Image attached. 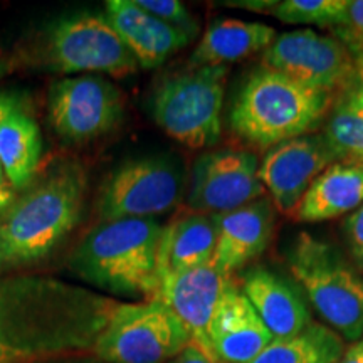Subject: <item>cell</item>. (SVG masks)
Listing matches in <instances>:
<instances>
[{"label": "cell", "instance_id": "cell-1", "mask_svg": "<svg viewBox=\"0 0 363 363\" xmlns=\"http://www.w3.org/2000/svg\"><path fill=\"white\" fill-rule=\"evenodd\" d=\"M120 303L51 276L0 278V363L94 352Z\"/></svg>", "mask_w": 363, "mask_h": 363}, {"label": "cell", "instance_id": "cell-2", "mask_svg": "<svg viewBox=\"0 0 363 363\" xmlns=\"http://www.w3.org/2000/svg\"><path fill=\"white\" fill-rule=\"evenodd\" d=\"M86 187L83 167L66 162L17 197L0 219V252L6 266L26 264L51 254L79 222Z\"/></svg>", "mask_w": 363, "mask_h": 363}, {"label": "cell", "instance_id": "cell-3", "mask_svg": "<svg viewBox=\"0 0 363 363\" xmlns=\"http://www.w3.org/2000/svg\"><path fill=\"white\" fill-rule=\"evenodd\" d=\"M162 233L155 219L103 222L78 244L69 266L81 279L104 291L157 299Z\"/></svg>", "mask_w": 363, "mask_h": 363}, {"label": "cell", "instance_id": "cell-4", "mask_svg": "<svg viewBox=\"0 0 363 363\" xmlns=\"http://www.w3.org/2000/svg\"><path fill=\"white\" fill-rule=\"evenodd\" d=\"M337 94L306 88L261 67L240 89L230 110V128L257 150L311 133L328 116Z\"/></svg>", "mask_w": 363, "mask_h": 363}, {"label": "cell", "instance_id": "cell-5", "mask_svg": "<svg viewBox=\"0 0 363 363\" xmlns=\"http://www.w3.org/2000/svg\"><path fill=\"white\" fill-rule=\"evenodd\" d=\"M288 264L326 323L347 340H360L363 279L337 249L315 235L301 233L289 249Z\"/></svg>", "mask_w": 363, "mask_h": 363}, {"label": "cell", "instance_id": "cell-6", "mask_svg": "<svg viewBox=\"0 0 363 363\" xmlns=\"http://www.w3.org/2000/svg\"><path fill=\"white\" fill-rule=\"evenodd\" d=\"M27 59L59 74L103 72L126 78L140 69L106 16L93 12L74 13L52 22L39 35Z\"/></svg>", "mask_w": 363, "mask_h": 363}, {"label": "cell", "instance_id": "cell-7", "mask_svg": "<svg viewBox=\"0 0 363 363\" xmlns=\"http://www.w3.org/2000/svg\"><path fill=\"white\" fill-rule=\"evenodd\" d=\"M227 66H203L163 79L152 99L155 123L192 150L211 148L222 135Z\"/></svg>", "mask_w": 363, "mask_h": 363}, {"label": "cell", "instance_id": "cell-8", "mask_svg": "<svg viewBox=\"0 0 363 363\" xmlns=\"http://www.w3.org/2000/svg\"><path fill=\"white\" fill-rule=\"evenodd\" d=\"M192 342L187 326L160 299L120 303L94 353L106 363H167Z\"/></svg>", "mask_w": 363, "mask_h": 363}, {"label": "cell", "instance_id": "cell-9", "mask_svg": "<svg viewBox=\"0 0 363 363\" xmlns=\"http://www.w3.org/2000/svg\"><path fill=\"white\" fill-rule=\"evenodd\" d=\"M261 65L306 88L342 94L355 78L357 61L335 35L296 29L276 35L262 52Z\"/></svg>", "mask_w": 363, "mask_h": 363}, {"label": "cell", "instance_id": "cell-10", "mask_svg": "<svg viewBox=\"0 0 363 363\" xmlns=\"http://www.w3.org/2000/svg\"><path fill=\"white\" fill-rule=\"evenodd\" d=\"M184 190L180 169L169 158L125 162L104 182L99 197L103 222L153 219L179 203Z\"/></svg>", "mask_w": 363, "mask_h": 363}, {"label": "cell", "instance_id": "cell-11", "mask_svg": "<svg viewBox=\"0 0 363 363\" xmlns=\"http://www.w3.org/2000/svg\"><path fill=\"white\" fill-rule=\"evenodd\" d=\"M259 160L251 150L224 148L202 153L194 162L187 203L199 214H225L266 197Z\"/></svg>", "mask_w": 363, "mask_h": 363}, {"label": "cell", "instance_id": "cell-12", "mask_svg": "<svg viewBox=\"0 0 363 363\" xmlns=\"http://www.w3.org/2000/svg\"><path fill=\"white\" fill-rule=\"evenodd\" d=\"M123 94L99 76H72L49 89V121L69 142H88L108 133L123 116Z\"/></svg>", "mask_w": 363, "mask_h": 363}, {"label": "cell", "instance_id": "cell-13", "mask_svg": "<svg viewBox=\"0 0 363 363\" xmlns=\"http://www.w3.org/2000/svg\"><path fill=\"white\" fill-rule=\"evenodd\" d=\"M335 162L325 136L308 133L267 150L257 177L276 211L293 217L310 185Z\"/></svg>", "mask_w": 363, "mask_h": 363}, {"label": "cell", "instance_id": "cell-14", "mask_svg": "<svg viewBox=\"0 0 363 363\" xmlns=\"http://www.w3.org/2000/svg\"><path fill=\"white\" fill-rule=\"evenodd\" d=\"M234 284V276L207 264L163 276L157 299L180 318L194 342L212 348L207 337L208 325L222 298Z\"/></svg>", "mask_w": 363, "mask_h": 363}, {"label": "cell", "instance_id": "cell-15", "mask_svg": "<svg viewBox=\"0 0 363 363\" xmlns=\"http://www.w3.org/2000/svg\"><path fill=\"white\" fill-rule=\"evenodd\" d=\"M274 206L269 197L257 199L235 211L217 214V246L214 264L225 274L242 269L262 256L274 230Z\"/></svg>", "mask_w": 363, "mask_h": 363}, {"label": "cell", "instance_id": "cell-16", "mask_svg": "<svg viewBox=\"0 0 363 363\" xmlns=\"http://www.w3.org/2000/svg\"><path fill=\"white\" fill-rule=\"evenodd\" d=\"M207 337L224 363H249L274 340L238 284L217 306Z\"/></svg>", "mask_w": 363, "mask_h": 363}, {"label": "cell", "instance_id": "cell-17", "mask_svg": "<svg viewBox=\"0 0 363 363\" xmlns=\"http://www.w3.org/2000/svg\"><path fill=\"white\" fill-rule=\"evenodd\" d=\"M104 16L143 69L162 66L192 43V38L145 12L135 0H108Z\"/></svg>", "mask_w": 363, "mask_h": 363}, {"label": "cell", "instance_id": "cell-18", "mask_svg": "<svg viewBox=\"0 0 363 363\" xmlns=\"http://www.w3.org/2000/svg\"><path fill=\"white\" fill-rule=\"evenodd\" d=\"M240 289L274 340L294 337L311 323L305 298L296 286L266 267L244 272Z\"/></svg>", "mask_w": 363, "mask_h": 363}, {"label": "cell", "instance_id": "cell-19", "mask_svg": "<svg viewBox=\"0 0 363 363\" xmlns=\"http://www.w3.org/2000/svg\"><path fill=\"white\" fill-rule=\"evenodd\" d=\"M217 246L214 216L189 212L163 227L158 251L160 279L174 272L212 264Z\"/></svg>", "mask_w": 363, "mask_h": 363}, {"label": "cell", "instance_id": "cell-20", "mask_svg": "<svg viewBox=\"0 0 363 363\" xmlns=\"http://www.w3.org/2000/svg\"><path fill=\"white\" fill-rule=\"evenodd\" d=\"M363 203V167L335 162L318 175L301 199L293 219L321 222L352 214Z\"/></svg>", "mask_w": 363, "mask_h": 363}, {"label": "cell", "instance_id": "cell-21", "mask_svg": "<svg viewBox=\"0 0 363 363\" xmlns=\"http://www.w3.org/2000/svg\"><path fill=\"white\" fill-rule=\"evenodd\" d=\"M276 30L262 22H246L239 19H217L207 27L201 43L189 59V67L227 66L242 61L257 52H264Z\"/></svg>", "mask_w": 363, "mask_h": 363}, {"label": "cell", "instance_id": "cell-22", "mask_svg": "<svg viewBox=\"0 0 363 363\" xmlns=\"http://www.w3.org/2000/svg\"><path fill=\"white\" fill-rule=\"evenodd\" d=\"M40 153V130L29 113L17 110L0 123V163L13 190L29 187L38 172Z\"/></svg>", "mask_w": 363, "mask_h": 363}, {"label": "cell", "instance_id": "cell-23", "mask_svg": "<svg viewBox=\"0 0 363 363\" xmlns=\"http://www.w3.org/2000/svg\"><path fill=\"white\" fill-rule=\"evenodd\" d=\"M343 352V340L337 331L311 321L294 337L272 340L249 363H338Z\"/></svg>", "mask_w": 363, "mask_h": 363}, {"label": "cell", "instance_id": "cell-24", "mask_svg": "<svg viewBox=\"0 0 363 363\" xmlns=\"http://www.w3.org/2000/svg\"><path fill=\"white\" fill-rule=\"evenodd\" d=\"M321 135L337 162L363 167V104L352 94H338Z\"/></svg>", "mask_w": 363, "mask_h": 363}, {"label": "cell", "instance_id": "cell-25", "mask_svg": "<svg viewBox=\"0 0 363 363\" xmlns=\"http://www.w3.org/2000/svg\"><path fill=\"white\" fill-rule=\"evenodd\" d=\"M348 0H284L272 9L271 16L293 26H316L337 29L347 21Z\"/></svg>", "mask_w": 363, "mask_h": 363}, {"label": "cell", "instance_id": "cell-26", "mask_svg": "<svg viewBox=\"0 0 363 363\" xmlns=\"http://www.w3.org/2000/svg\"><path fill=\"white\" fill-rule=\"evenodd\" d=\"M135 4L142 7L145 12L152 13L153 17L165 22V24L185 33L189 38L194 39L199 33L197 21L194 19L189 9L179 0H135Z\"/></svg>", "mask_w": 363, "mask_h": 363}, {"label": "cell", "instance_id": "cell-27", "mask_svg": "<svg viewBox=\"0 0 363 363\" xmlns=\"http://www.w3.org/2000/svg\"><path fill=\"white\" fill-rule=\"evenodd\" d=\"M331 33L347 45L353 57H363V0H348L347 21Z\"/></svg>", "mask_w": 363, "mask_h": 363}, {"label": "cell", "instance_id": "cell-28", "mask_svg": "<svg viewBox=\"0 0 363 363\" xmlns=\"http://www.w3.org/2000/svg\"><path fill=\"white\" fill-rule=\"evenodd\" d=\"M343 227L353 259L363 271V203L347 217Z\"/></svg>", "mask_w": 363, "mask_h": 363}, {"label": "cell", "instance_id": "cell-29", "mask_svg": "<svg viewBox=\"0 0 363 363\" xmlns=\"http://www.w3.org/2000/svg\"><path fill=\"white\" fill-rule=\"evenodd\" d=\"M170 363H224L212 348L202 347L201 343L190 342L179 357H175Z\"/></svg>", "mask_w": 363, "mask_h": 363}, {"label": "cell", "instance_id": "cell-30", "mask_svg": "<svg viewBox=\"0 0 363 363\" xmlns=\"http://www.w3.org/2000/svg\"><path fill=\"white\" fill-rule=\"evenodd\" d=\"M276 0H239V2H227L229 7L246 9L257 13H271L272 9L276 7Z\"/></svg>", "mask_w": 363, "mask_h": 363}, {"label": "cell", "instance_id": "cell-31", "mask_svg": "<svg viewBox=\"0 0 363 363\" xmlns=\"http://www.w3.org/2000/svg\"><path fill=\"white\" fill-rule=\"evenodd\" d=\"M17 110H22V101L19 96H16L13 93H2L0 91V123Z\"/></svg>", "mask_w": 363, "mask_h": 363}, {"label": "cell", "instance_id": "cell-32", "mask_svg": "<svg viewBox=\"0 0 363 363\" xmlns=\"http://www.w3.org/2000/svg\"><path fill=\"white\" fill-rule=\"evenodd\" d=\"M355 61H357L355 78H353V83L350 84V88L345 89L343 93L352 94L358 103L363 104V57L355 59Z\"/></svg>", "mask_w": 363, "mask_h": 363}, {"label": "cell", "instance_id": "cell-33", "mask_svg": "<svg viewBox=\"0 0 363 363\" xmlns=\"http://www.w3.org/2000/svg\"><path fill=\"white\" fill-rule=\"evenodd\" d=\"M21 62H22L21 56H12V54H6L0 51V79H4L9 74H12V72L21 66Z\"/></svg>", "mask_w": 363, "mask_h": 363}, {"label": "cell", "instance_id": "cell-34", "mask_svg": "<svg viewBox=\"0 0 363 363\" xmlns=\"http://www.w3.org/2000/svg\"><path fill=\"white\" fill-rule=\"evenodd\" d=\"M338 363H363V337L343 352Z\"/></svg>", "mask_w": 363, "mask_h": 363}, {"label": "cell", "instance_id": "cell-35", "mask_svg": "<svg viewBox=\"0 0 363 363\" xmlns=\"http://www.w3.org/2000/svg\"><path fill=\"white\" fill-rule=\"evenodd\" d=\"M16 190H13L11 185H6V187H0V219L6 216V212L12 207V203L16 202Z\"/></svg>", "mask_w": 363, "mask_h": 363}, {"label": "cell", "instance_id": "cell-36", "mask_svg": "<svg viewBox=\"0 0 363 363\" xmlns=\"http://www.w3.org/2000/svg\"><path fill=\"white\" fill-rule=\"evenodd\" d=\"M6 185H9V182H7L6 172L2 169V163H0V187H6Z\"/></svg>", "mask_w": 363, "mask_h": 363}, {"label": "cell", "instance_id": "cell-37", "mask_svg": "<svg viewBox=\"0 0 363 363\" xmlns=\"http://www.w3.org/2000/svg\"><path fill=\"white\" fill-rule=\"evenodd\" d=\"M6 261H4V257H2V252H0V272H2L4 269H6Z\"/></svg>", "mask_w": 363, "mask_h": 363}]
</instances>
